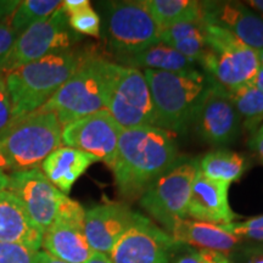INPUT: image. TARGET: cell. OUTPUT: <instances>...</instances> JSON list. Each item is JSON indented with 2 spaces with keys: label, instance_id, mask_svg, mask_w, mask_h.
Segmentation results:
<instances>
[{
  "label": "cell",
  "instance_id": "obj_32",
  "mask_svg": "<svg viewBox=\"0 0 263 263\" xmlns=\"http://www.w3.org/2000/svg\"><path fill=\"white\" fill-rule=\"evenodd\" d=\"M229 259L221 252L210 250H189L176 258L174 263H227Z\"/></svg>",
  "mask_w": 263,
  "mask_h": 263
},
{
  "label": "cell",
  "instance_id": "obj_30",
  "mask_svg": "<svg viewBox=\"0 0 263 263\" xmlns=\"http://www.w3.org/2000/svg\"><path fill=\"white\" fill-rule=\"evenodd\" d=\"M37 252L24 245L0 242V263H34Z\"/></svg>",
  "mask_w": 263,
  "mask_h": 263
},
{
  "label": "cell",
  "instance_id": "obj_11",
  "mask_svg": "<svg viewBox=\"0 0 263 263\" xmlns=\"http://www.w3.org/2000/svg\"><path fill=\"white\" fill-rule=\"evenodd\" d=\"M122 129L107 110H101L66 124L61 144L90 154L111 168Z\"/></svg>",
  "mask_w": 263,
  "mask_h": 263
},
{
  "label": "cell",
  "instance_id": "obj_29",
  "mask_svg": "<svg viewBox=\"0 0 263 263\" xmlns=\"http://www.w3.org/2000/svg\"><path fill=\"white\" fill-rule=\"evenodd\" d=\"M221 227L239 240L248 239L254 241H263V215L244 222H232L228 224H222Z\"/></svg>",
  "mask_w": 263,
  "mask_h": 263
},
{
  "label": "cell",
  "instance_id": "obj_17",
  "mask_svg": "<svg viewBox=\"0 0 263 263\" xmlns=\"http://www.w3.org/2000/svg\"><path fill=\"white\" fill-rule=\"evenodd\" d=\"M201 22L218 26L251 49H263V17L235 2H201Z\"/></svg>",
  "mask_w": 263,
  "mask_h": 263
},
{
  "label": "cell",
  "instance_id": "obj_9",
  "mask_svg": "<svg viewBox=\"0 0 263 263\" xmlns=\"http://www.w3.org/2000/svg\"><path fill=\"white\" fill-rule=\"evenodd\" d=\"M76 41L77 37L68 25V15L61 6L48 18L31 26L16 38L3 74L54 52L70 50Z\"/></svg>",
  "mask_w": 263,
  "mask_h": 263
},
{
  "label": "cell",
  "instance_id": "obj_22",
  "mask_svg": "<svg viewBox=\"0 0 263 263\" xmlns=\"http://www.w3.org/2000/svg\"><path fill=\"white\" fill-rule=\"evenodd\" d=\"M118 60L126 64L124 67L137 70L140 67L145 70L166 72H193L199 70V65L195 61L183 57L178 51L161 42L136 55L118 58Z\"/></svg>",
  "mask_w": 263,
  "mask_h": 263
},
{
  "label": "cell",
  "instance_id": "obj_2",
  "mask_svg": "<svg viewBox=\"0 0 263 263\" xmlns=\"http://www.w3.org/2000/svg\"><path fill=\"white\" fill-rule=\"evenodd\" d=\"M123 66L101 58H84L77 71L41 108L57 115L62 128L98 111L107 110Z\"/></svg>",
  "mask_w": 263,
  "mask_h": 263
},
{
  "label": "cell",
  "instance_id": "obj_3",
  "mask_svg": "<svg viewBox=\"0 0 263 263\" xmlns=\"http://www.w3.org/2000/svg\"><path fill=\"white\" fill-rule=\"evenodd\" d=\"M61 134L57 115L44 108L12 118L0 132V170L14 173L37 168L60 147Z\"/></svg>",
  "mask_w": 263,
  "mask_h": 263
},
{
  "label": "cell",
  "instance_id": "obj_28",
  "mask_svg": "<svg viewBox=\"0 0 263 263\" xmlns=\"http://www.w3.org/2000/svg\"><path fill=\"white\" fill-rule=\"evenodd\" d=\"M68 25L74 32L81 34L97 38L100 35V17L91 6L68 16Z\"/></svg>",
  "mask_w": 263,
  "mask_h": 263
},
{
  "label": "cell",
  "instance_id": "obj_10",
  "mask_svg": "<svg viewBox=\"0 0 263 263\" xmlns=\"http://www.w3.org/2000/svg\"><path fill=\"white\" fill-rule=\"evenodd\" d=\"M84 215L81 203L65 195L57 218L43 234L44 251L66 263L87 262L93 250L84 235Z\"/></svg>",
  "mask_w": 263,
  "mask_h": 263
},
{
  "label": "cell",
  "instance_id": "obj_7",
  "mask_svg": "<svg viewBox=\"0 0 263 263\" xmlns=\"http://www.w3.org/2000/svg\"><path fill=\"white\" fill-rule=\"evenodd\" d=\"M199 160L179 157L172 168L159 177L140 196V205L151 217L171 232L188 216V206Z\"/></svg>",
  "mask_w": 263,
  "mask_h": 263
},
{
  "label": "cell",
  "instance_id": "obj_8",
  "mask_svg": "<svg viewBox=\"0 0 263 263\" xmlns=\"http://www.w3.org/2000/svg\"><path fill=\"white\" fill-rule=\"evenodd\" d=\"M106 6L107 42L118 58L136 55L160 43L161 28L144 2H111Z\"/></svg>",
  "mask_w": 263,
  "mask_h": 263
},
{
  "label": "cell",
  "instance_id": "obj_33",
  "mask_svg": "<svg viewBox=\"0 0 263 263\" xmlns=\"http://www.w3.org/2000/svg\"><path fill=\"white\" fill-rule=\"evenodd\" d=\"M11 120V101H10L8 89H6L4 76L0 74V132L8 126Z\"/></svg>",
  "mask_w": 263,
  "mask_h": 263
},
{
  "label": "cell",
  "instance_id": "obj_23",
  "mask_svg": "<svg viewBox=\"0 0 263 263\" xmlns=\"http://www.w3.org/2000/svg\"><path fill=\"white\" fill-rule=\"evenodd\" d=\"M160 42L197 65L207 50L201 22H182L161 29Z\"/></svg>",
  "mask_w": 263,
  "mask_h": 263
},
{
  "label": "cell",
  "instance_id": "obj_16",
  "mask_svg": "<svg viewBox=\"0 0 263 263\" xmlns=\"http://www.w3.org/2000/svg\"><path fill=\"white\" fill-rule=\"evenodd\" d=\"M138 213L124 203L107 202L87 210L84 235L94 252L108 255L116 242L136 222Z\"/></svg>",
  "mask_w": 263,
  "mask_h": 263
},
{
  "label": "cell",
  "instance_id": "obj_6",
  "mask_svg": "<svg viewBox=\"0 0 263 263\" xmlns=\"http://www.w3.org/2000/svg\"><path fill=\"white\" fill-rule=\"evenodd\" d=\"M201 25L207 50L199 66L205 73L227 91L251 84L261 67L258 51L218 26Z\"/></svg>",
  "mask_w": 263,
  "mask_h": 263
},
{
  "label": "cell",
  "instance_id": "obj_4",
  "mask_svg": "<svg viewBox=\"0 0 263 263\" xmlns=\"http://www.w3.org/2000/svg\"><path fill=\"white\" fill-rule=\"evenodd\" d=\"M84 58L78 52L66 50L29 62L4 76L11 101L12 118L37 111L50 100Z\"/></svg>",
  "mask_w": 263,
  "mask_h": 263
},
{
  "label": "cell",
  "instance_id": "obj_35",
  "mask_svg": "<svg viewBox=\"0 0 263 263\" xmlns=\"http://www.w3.org/2000/svg\"><path fill=\"white\" fill-rule=\"evenodd\" d=\"M18 0H5V2H0V20L11 17L16 8L20 5Z\"/></svg>",
  "mask_w": 263,
  "mask_h": 263
},
{
  "label": "cell",
  "instance_id": "obj_42",
  "mask_svg": "<svg viewBox=\"0 0 263 263\" xmlns=\"http://www.w3.org/2000/svg\"><path fill=\"white\" fill-rule=\"evenodd\" d=\"M8 182H9V174H6L4 171L0 170V192L6 190V188H8Z\"/></svg>",
  "mask_w": 263,
  "mask_h": 263
},
{
  "label": "cell",
  "instance_id": "obj_41",
  "mask_svg": "<svg viewBox=\"0 0 263 263\" xmlns=\"http://www.w3.org/2000/svg\"><path fill=\"white\" fill-rule=\"evenodd\" d=\"M248 4L251 6L252 9H255L256 11L259 12V16L263 17V0H250Z\"/></svg>",
  "mask_w": 263,
  "mask_h": 263
},
{
  "label": "cell",
  "instance_id": "obj_19",
  "mask_svg": "<svg viewBox=\"0 0 263 263\" xmlns=\"http://www.w3.org/2000/svg\"><path fill=\"white\" fill-rule=\"evenodd\" d=\"M43 234L17 197L9 190L0 192V242L24 245L39 251Z\"/></svg>",
  "mask_w": 263,
  "mask_h": 263
},
{
  "label": "cell",
  "instance_id": "obj_14",
  "mask_svg": "<svg viewBox=\"0 0 263 263\" xmlns=\"http://www.w3.org/2000/svg\"><path fill=\"white\" fill-rule=\"evenodd\" d=\"M6 190L11 192L22 202L32 222L43 233L55 221L65 196V194L49 182L39 167L10 173Z\"/></svg>",
  "mask_w": 263,
  "mask_h": 263
},
{
  "label": "cell",
  "instance_id": "obj_34",
  "mask_svg": "<svg viewBox=\"0 0 263 263\" xmlns=\"http://www.w3.org/2000/svg\"><path fill=\"white\" fill-rule=\"evenodd\" d=\"M88 6H90V3L88 0H65L62 2V9L68 16L80 12Z\"/></svg>",
  "mask_w": 263,
  "mask_h": 263
},
{
  "label": "cell",
  "instance_id": "obj_40",
  "mask_svg": "<svg viewBox=\"0 0 263 263\" xmlns=\"http://www.w3.org/2000/svg\"><path fill=\"white\" fill-rule=\"evenodd\" d=\"M251 84H254L257 89H259L263 93V67H259L257 74H256V77L254 78Z\"/></svg>",
  "mask_w": 263,
  "mask_h": 263
},
{
  "label": "cell",
  "instance_id": "obj_12",
  "mask_svg": "<svg viewBox=\"0 0 263 263\" xmlns=\"http://www.w3.org/2000/svg\"><path fill=\"white\" fill-rule=\"evenodd\" d=\"M179 244L149 218L138 213L130 226L108 254L112 263H168Z\"/></svg>",
  "mask_w": 263,
  "mask_h": 263
},
{
  "label": "cell",
  "instance_id": "obj_39",
  "mask_svg": "<svg viewBox=\"0 0 263 263\" xmlns=\"http://www.w3.org/2000/svg\"><path fill=\"white\" fill-rule=\"evenodd\" d=\"M85 263H112L111 261L110 257H108V255H105V254H101V252H94L91 254L90 258L88 259Z\"/></svg>",
  "mask_w": 263,
  "mask_h": 263
},
{
  "label": "cell",
  "instance_id": "obj_44",
  "mask_svg": "<svg viewBox=\"0 0 263 263\" xmlns=\"http://www.w3.org/2000/svg\"><path fill=\"white\" fill-rule=\"evenodd\" d=\"M227 263H233V262H230V261H228V262H227Z\"/></svg>",
  "mask_w": 263,
  "mask_h": 263
},
{
  "label": "cell",
  "instance_id": "obj_21",
  "mask_svg": "<svg viewBox=\"0 0 263 263\" xmlns=\"http://www.w3.org/2000/svg\"><path fill=\"white\" fill-rule=\"evenodd\" d=\"M170 234L178 244L221 252L223 255L234 250L240 241L234 235L226 232L221 226L186 218L177 222Z\"/></svg>",
  "mask_w": 263,
  "mask_h": 263
},
{
  "label": "cell",
  "instance_id": "obj_1",
  "mask_svg": "<svg viewBox=\"0 0 263 263\" xmlns=\"http://www.w3.org/2000/svg\"><path fill=\"white\" fill-rule=\"evenodd\" d=\"M178 160L171 132L155 126L122 129L111 167L118 193L126 199H138Z\"/></svg>",
  "mask_w": 263,
  "mask_h": 263
},
{
  "label": "cell",
  "instance_id": "obj_38",
  "mask_svg": "<svg viewBox=\"0 0 263 263\" xmlns=\"http://www.w3.org/2000/svg\"><path fill=\"white\" fill-rule=\"evenodd\" d=\"M246 263H263V250L254 249L249 251L248 262Z\"/></svg>",
  "mask_w": 263,
  "mask_h": 263
},
{
  "label": "cell",
  "instance_id": "obj_20",
  "mask_svg": "<svg viewBox=\"0 0 263 263\" xmlns=\"http://www.w3.org/2000/svg\"><path fill=\"white\" fill-rule=\"evenodd\" d=\"M98 161L84 151L60 146L43 161L41 170L55 188L67 195L82 174Z\"/></svg>",
  "mask_w": 263,
  "mask_h": 263
},
{
  "label": "cell",
  "instance_id": "obj_31",
  "mask_svg": "<svg viewBox=\"0 0 263 263\" xmlns=\"http://www.w3.org/2000/svg\"><path fill=\"white\" fill-rule=\"evenodd\" d=\"M10 20L11 17L0 20V74H3V68L17 38V34L10 24Z\"/></svg>",
  "mask_w": 263,
  "mask_h": 263
},
{
  "label": "cell",
  "instance_id": "obj_13",
  "mask_svg": "<svg viewBox=\"0 0 263 263\" xmlns=\"http://www.w3.org/2000/svg\"><path fill=\"white\" fill-rule=\"evenodd\" d=\"M107 111L123 129L155 126L153 98L143 72L123 66L108 101Z\"/></svg>",
  "mask_w": 263,
  "mask_h": 263
},
{
  "label": "cell",
  "instance_id": "obj_24",
  "mask_svg": "<svg viewBox=\"0 0 263 263\" xmlns=\"http://www.w3.org/2000/svg\"><path fill=\"white\" fill-rule=\"evenodd\" d=\"M144 5L161 29L182 22H201L202 3L195 0H144Z\"/></svg>",
  "mask_w": 263,
  "mask_h": 263
},
{
  "label": "cell",
  "instance_id": "obj_27",
  "mask_svg": "<svg viewBox=\"0 0 263 263\" xmlns=\"http://www.w3.org/2000/svg\"><path fill=\"white\" fill-rule=\"evenodd\" d=\"M61 6L62 2L59 0H25L16 8L10 24L18 37L31 26L51 16Z\"/></svg>",
  "mask_w": 263,
  "mask_h": 263
},
{
  "label": "cell",
  "instance_id": "obj_37",
  "mask_svg": "<svg viewBox=\"0 0 263 263\" xmlns=\"http://www.w3.org/2000/svg\"><path fill=\"white\" fill-rule=\"evenodd\" d=\"M34 263H66V262L61 261V259L55 258L54 256L49 255L48 252L41 251V250H39V251L37 252V255H35Z\"/></svg>",
  "mask_w": 263,
  "mask_h": 263
},
{
  "label": "cell",
  "instance_id": "obj_25",
  "mask_svg": "<svg viewBox=\"0 0 263 263\" xmlns=\"http://www.w3.org/2000/svg\"><path fill=\"white\" fill-rule=\"evenodd\" d=\"M245 167L244 157L229 150L212 151L199 161V171L203 176L229 185L241 178Z\"/></svg>",
  "mask_w": 263,
  "mask_h": 263
},
{
  "label": "cell",
  "instance_id": "obj_15",
  "mask_svg": "<svg viewBox=\"0 0 263 263\" xmlns=\"http://www.w3.org/2000/svg\"><path fill=\"white\" fill-rule=\"evenodd\" d=\"M194 122L199 136L211 145L232 143L240 130V116L228 91L213 81L197 110Z\"/></svg>",
  "mask_w": 263,
  "mask_h": 263
},
{
  "label": "cell",
  "instance_id": "obj_26",
  "mask_svg": "<svg viewBox=\"0 0 263 263\" xmlns=\"http://www.w3.org/2000/svg\"><path fill=\"white\" fill-rule=\"evenodd\" d=\"M236 112L249 129H256L263 121V93L254 84H246L228 91Z\"/></svg>",
  "mask_w": 263,
  "mask_h": 263
},
{
  "label": "cell",
  "instance_id": "obj_36",
  "mask_svg": "<svg viewBox=\"0 0 263 263\" xmlns=\"http://www.w3.org/2000/svg\"><path fill=\"white\" fill-rule=\"evenodd\" d=\"M250 146L258 154V156L261 157L263 161V123L262 126L256 130L252 139L250 140Z\"/></svg>",
  "mask_w": 263,
  "mask_h": 263
},
{
  "label": "cell",
  "instance_id": "obj_5",
  "mask_svg": "<svg viewBox=\"0 0 263 263\" xmlns=\"http://www.w3.org/2000/svg\"><path fill=\"white\" fill-rule=\"evenodd\" d=\"M149 84L155 127L167 132H184L195 120L196 112L212 83L200 70L166 72L144 70Z\"/></svg>",
  "mask_w": 263,
  "mask_h": 263
},
{
  "label": "cell",
  "instance_id": "obj_18",
  "mask_svg": "<svg viewBox=\"0 0 263 263\" xmlns=\"http://www.w3.org/2000/svg\"><path fill=\"white\" fill-rule=\"evenodd\" d=\"M229 184L216 182L200 172L194 179L188 206V216L195 221L228 224L235 218L228 199Z\"/></svg>",
  "mask_w": 263,
  "mask_h": 263
},
{
  "label": "cell",
  "instance_id": "obj_43",
  "mask_svg": "<svg viewBox=\"0 0 263 263\" xmlns=\"http://www.w3.org/2000/svg\"><path fill=\"white\" fill-rule=\"evenodd\" d=\"M258 59H259V65H261V67H263V49L258 51Z\"/></svg>",
  "mask_w": 263,
  "mask_h": 263
}]
</instances>
